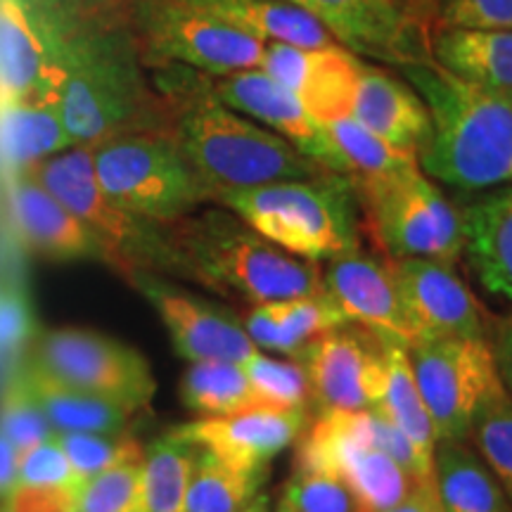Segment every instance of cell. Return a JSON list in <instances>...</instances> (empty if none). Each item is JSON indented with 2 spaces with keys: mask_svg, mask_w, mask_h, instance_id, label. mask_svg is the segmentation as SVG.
I'll return each mask as SVG.
<instances>
[{
  "mask_svg": "<svg viewBox=\"0 0 512 512\" xmlns=\"http://www.w3.org/2000/svg\"><path fill=\"white\" fill-rule=\"evenodd\" d=\"M74 147L55 100L0 98V164L10 174L34 171Z\"/></svg>",
  "mask_w": 512,
  "mask_h": 512,
  "instance_id": "obj_26",
  "label": "cell"
},
{
  "mask_svg": "<svg viewBox=\"0 0 512 512\" xmlns=\"http://www.w3.org/2000/svg\"><path fill=\"white\" fill-rule=\"evenodd\" d=\"M185 278L261 306L323 292V268L297 259L216 204L171 226Z\"/></svg>",
  "mask_w": 512,
  "mask_h": 512,
  "instance_id": "obj_4",
  "label": "cell"
},
{
  "mask_svg": "<svg viewBox=\"0 0 512 512\" xmlns=\"http://www.w3.org/2000/svg\"><path fill=\"white\" fill-rule=\"evenodd\" d=\"M164 74V93L174 110L171 133L211 200L228 190L297 181L325 171L266 126L223 105L204 74L178 67H166Z\"/></svg>",
  "mask_w": 512,
  "mask_h": 512,
  "instance_id": "obj_1",
  "label": "cell"
},
{
  "mask_svg": "<svg viewBox=\"0 0 512 512\" xmlns=\"http://www.w3.org/2000/svg\"><path fill=\"white\" fill-rule=\"evenodd\" d=\"M278 505L290 512H361L344 482L318 472H292Z\"/></svg>",
  "mask_w": 512,
  "mask_h": 512,
  "instance_id": "obj_40",
  "label": "cell"
},
{
  "mask_svg": "<svg viewBox=\"0 0 512 512\" xmlns=\"http://www.w3.org/2000/svg\"><path fill=\"white\" fill-rule=\"evenodd\" d=\"M268 472H240L197 448L185 512H242L261 494Z\"/></svg>",
  "mask_w": 512,
  "mask_h": 512,
  "instance_id": "obj_33",
  "label": "cell"
},
{
  "mask_svg": "<svg viewBox=\"0 0 512 512\" xmlns=\"http://www.w3.org/2000/svg\"><path fill=\"white\" fill-rule=\"evenodd\" d=\"M0 512H12V510L8 508V505H5V503H3V505H0Z\"/></svg>",
  "mask_w": 512,
  "mask_h": 512,
  "instance_id": "obj_50",
  "label": "cell"
},
{
  "mask_svg": "<svg viewBox=\"0 0 512 512\" xmlns=\"http://www.w3.org/2000/svg\"><path fill=\"white\" fill-rule=\"evenodd\" d=\"M325 128H328L332 143H335L339 157H342L344 174L349 178L380 176L389 174V171L408 169V166H420L418 155L384 143L366 126L358 124L354 117L330 121Z\"/></svg>",
  "mask_w": 512,
  "mask_h": 512,
  "instance_id": "obj_34",
  "label": "cell"
},
{
  "mask_svg": "<svg viewBox=\"0 0 512 512\" xmlns=\"http://www.w3.org/2000/svg\"><path fill=\"white\" fill-rule=\"evenodd\" d=\"M256 69L297 95L313 119L330 124L351 117L363 60L339 43L299 48L271 41L264 43Z\"/></svg>",
  "mask_w": 512,
  "mask_h": 512,
  "instance_id": "obj_18",
  "label": "cell"
},
{
  "mask_svg": "<svg viewBox=\"0 0 512 512\" xmlns=\"http://www.w3.org/2000/svg\"><path fill=\"white\" fill-rule=\"evenodd\" d=\"M399 72L430 110L422 174L465 192L512 185V98L458 79L432 57L401 64Z\"/></svg>",
  "mask_w": 512,
  "mask_h": 512,
  "instance_id": "obj_2",
  "label": "cell"
},
{
  "mask_svg": "<svg viewBox=\"0 0 512 512\" xmlns=\"http://www.w3.org/2000/svg\"><path fill=\"white\" fill-rule=\"evenodd\" d=\"M197 446L166 434L145 451L143 512H185Z\"/></svg>",
  "mask_w": 512,
  "mask_h": 512,
  "instance_id": "obj_32",
  "label": "cell"
},
{
  "mask_svg": "<svg viewBox=\"0 0 512 512\" xmlns=\"http://www.w3.org/2000/svg\"><path fill=\"white\" fill-rule=\"evenodd\" d=\"M34 339L36 323L27 294L17 285H0V358L17 356Z\"/></svg>",
  "mask_w": 512,
  "mask_h": 512,
  "instance_id": "obj_43",
  "label": "cell"
},
{
  "mask_svg": "<svg viewBox=\"0 0 512 512\" xmlns=\"http://www.w3.org/2000/svg\"><path fill=\"white\" fill-rule=\"evenodd\" d=\"M10 211L24 242L38 254L57 261L112 259L93 230L67 209L31 171L10 176Z\"/></svg>",
  "mask_w": 512,
  "mask_h": 512,
  "instance_id": "obj_21",
  "label": "cell"
},
{
  "mask_svg": "<svg viewBox=\"0 0 512 512\" xmlns=\"http://www.w3.org/2000/svg\"><path fill=\"white\" fill-rule=\"evenodd\" d=\"M415 335L425 339H489L486 311L453 264L437 259H384Z\"/></svg>",
  "mask_w": 512,
  "mask_h": 512,
  "instance_id": "obj_14",
  "label": "cell"
},
{
  "mask_svg": "<svg viewBox=\"0 0 512 512\" xmlns=\"http://www.w3.org/2000/svg\"><path fill=\"white\" fill-rule=\"evenodd\" d=\"M290 3H297V5H302V0H290ZM302 8H304V5H302ZM306 10V8H304Z\"/></svg>",
  "mask_w": 512,
  "mask_h": 512,
  "instance_id": "obj_52",
  "label": "cell"
},
{
  "mask_svg": "<svg viewBox=\"0 0 512 512\" xmlns=\"http://www.w3.org/2000/svg\"><path fill=\"white\" fill-rule=\"evenodd\" d=\"M384 342V389L382 399L377 403V411H382L399 430L413 441L415 448L425 458L434 460L437 451V432H434L432 418L422 401L418 382H415L408 347L396 342Z\"/></svg>",
  "mask_w": 512,
  "mask_h": 512,
  "instance_id": "obj_30",
  "label": "cell"
},
{
  "mask_svg": "<svg viewBox=\"0 0 512 512\" xmlns=\"http://www.w3.org/2000/svg\"><path fill=\"white\" fill-rule=\"evenodd\" d=\"M415 382L439 441H470L472 422L503 387L489 339H425L408 347Z\"/></svg>",
  "mask_w": 512,
  "mask_h": 512,
  "instance_id": "obj_11",
  "label": "cell"
},
{
  "mask_svg": "<svg viewBox=\"0 0 512 512\" xmlns=\"http://www.w3.org/2000/svg\"><path fill=\"white\" fill-rule=\"evenodd\" d=\"M214 204L233 211L275 247L313 264L361 249L354 183L335 171L228 190L216 195Z\"/></svg>",
  "mask_w": 512,
  "mask_h": 512,
  "instance_id": "obj_5",
  "label": "cell"
},
{
  "mask_svg": "<svg viewBox=\"0 0 512 512\" xmlns=\"http://www.w3.org/2000/svg\"><path fill=\"white\" fill-rule=\"evenodd\" d=\"M351 117L384 143L413 155H420L432 136L425 100L406 79L377 64L363 62Z\"/></svg>",
  "mask_w": 512,
  "mask_h": 512,
  "instance_id": "obj_22",
  "label": "cell"
},
{
  "mask_svg": "<svg viewBox=\"0 0 512 512\" xmlns=\"http://www.w3.org/2000/svg\"><path fill=\"white\" fill-rule=\"evenodd\" d=\"M403 5H406V10L411 12L415 24H418L425 34H430L434 22H437L441 0H403Z\"/></svg>",
  "mask_w": 512,
  "mask_h": 512,
  "instance_id": "obj_47",
  "label": "cell"
},
{
  "mask_svg": "<svg viewBox=\"0 0 512 512\" xmlns=\"http://www.w3.org/2000/svg\"><path fill=\"white\" fill-rule=\"evenodd\" d=\"M57 441L67 453L74 475L83 484L100 472L112 470L117 465L140 463L145 458L138 439L121 434H93V432H69L57 434Z\"/></svg>",
  "mask_w": 512,
  "mask_h": 512,
  "instance_id": "obj_37",
  "label": "cell"
},
{
  "mask_svg": "<svg viewBox=\"0 0 512 512\" xmlns=\"http://www.w3.org/2000/svg\"><path fill=\"white\" fill-rule=\"evenodd\" d=\"M491 328H494V337L489 339V344L491 351H494L498 377H501L505 394L512 399V313L496 320Z\"/></svg>",
  "mask_w": 512,
  "mask_h": 512,
  "instance_id": "obj_44",
  "label": "cell"
},
{
  "mask_svg": "<svg viewBox=\"0 0 512 512\" xmlns=\"http://www.w3.org/2000/svg\"><path fill=\"white\" fill-rule=\"evenodd\" d=\"M323 292L347 323L361 325L375 337L411 347L415 335L403 313L399 292L384 259L358 252L325 261Z\"/></svg>",
  "mask_w": 512,
  "mask_h": 512,
  "instance_id": "obj_20",
  "label": "cell"
},
{
  "mask_svg": "<svg viewBox=\"0 0 512 512\" xmlns=\"http://www.w3.org/2000/svg\"><path fill=\"white\" fill-rule=\"evenodd\" d=\"M361 230L382 259H437L456 264L463 256V211L456 209L420 166L380 176L351 178Z\"/></svg>",
  "mask_w": 512,
  "mask_h": 512,
  "instance_id": "obj_6",
  "label": "cell"
},
{
  "mask_svg": "<svg viewBox=\"0 0 512 512\" xmlns=\"http://www.w3.org/2000/svg\"><path fill=\"white\" fill-rule=\"evenodd\" d=\"M221 19L261 43H292L299 48H328L337 43L328 29L290 0H178Z\"/></svg>",
  "mask_w": 512,
  "mask_h": 512,
  "instance_id": "obj_27",
  "label": "cell"
},
{
  "mask_svg": "<svg viewBox=\"0 0 512 512\" xmlns=\"http://www.w3.org/2000/svg\"><path fill=\"white\" fill-rule=\"evenodd\" d=\"M434 27L512 29V0H441Z\"/></svg>",
  "mask_w": 512,
  "mask_h": 512,
  "instance_id": "obj_42",
  "label": "cell"
},
{
  "mask_svg": "<svg viewBox=\"0 0 512 512\" xmlns=\"http://www.w3.org/2000/svg\"><path fill=\"white\" fill-rule=\"evenodd\" d=\"M306 408L252 406L219 418H200L174 427L171 434L202 448L240 472H268L271 460L302 437Z\"/></svg>",
  "mask_w": 512,
  "mask_h": 512,
  "instance_id": "obj_17",
  "label": "cell"
},
{
  "mask_svg": "<svg viewBox=\"0 0 512 512\" xmlns=\"http://www.w3.org/2000/svg\"><path fill=\"white\" fill-rule=\"evenodd\" d=\"M74 512H143V460L86 479L74 496Z\"/></svg>",
  "mask_w": 512,
  "mask_h": 512,
  "instance_id": "obj_39",
  "label": "cell"
},
{
  "mask_svg": "<svg viewBox=\"0 0 512 512\" xmlns=\"http://www.w3.org/2000/svg\"><path fill=\"white\" fill-rule=\"evenodd\" d=\"M19 486L79 491L81 482L60 441L53 437L19 453Z\"/></svg>",
  "mask_w": 512,
  "mask_h": 512,
  "instance_id": "obj_41",
  "label": "cell"
},
{
  "mask_svg": "<svg viewBox=\"0 0 512 512\" xmlns=\"http://www.w3.org/2000/svg\"><path fill=\"white\" fill-rule=\"evenodd\" d=\"M29 363L67 387L119 403L131 413L150 406L157 389L140 351L95 330L43 332L34 339Z\"/></svg>",
  "mask_w": 512,
  "mask_h": 512,
  "instance_id": "obj_12",
  "label": "cell"
},
{
  "mask_svg": "<svg viewBox=\"0 0 512 512\" xmlns=\"http://www.w3.org/2000/svg\"><path fill=\"white\" fill-rule=\"evenodd\" d=\"M242 328L256 349L275 351L287 358H297L309 347V342L344 325L342 313L335 302L325 292L306 294V297L283 299V302H271L252 306L240 318Z\"/></svg>",
  "mask_w": 512,
  "mask_h": 512,
  "instance_id": "obj_25",
  "label": "cell"
},
{
  "mask_svg": "<svg viewBox=\"0 0 512 512\" xmlns=\"http://www.w3.org/2000/svg\"><path fill=\"white\" fill-rule=\"evenodd\" d=\"M275 512H290V510H285V508H280V505H278V508H275Z\"/></svg>",
  "mask_w": 512,
  "mask_h": 512,
  "instance_id": "obj_51",
  "label": "cell"
},
{
  "mask_svg": "<svg viewBox=\"0 0 512 512\" xmlns=\"http://www.w3.org/2000/svg\"><path fill=\"white\" fill-rule=\"evenodd\" d=\"M470 439L512 503V399L503 387L477 411Z\"/></svg>",
  "mask_w": 512,
  "mask_h": 512,
  "instance_id": "obj_35",
  "label": "cell"
},
{
  "mask_svg": "<svg viewBox=\"0 0 512 512\" xmlns=\"http://www.w3.org/2000/svg\"><path fill=\"white\" fill-rule=\"evenodd\" d=\"M463 235V254L484 290L512 302V185L463 209Z\"/></svg>",
  "mask_w": 512,
  "mask_h": 512,
  "instance_id": "obj_24",
  "label": "cell"
},
{
  "mask_svg": "<svg viewBox=\"0 0 512 512\" xmlns=\"http://www.w3.org/2000/svg\"><path fill=\"white\" fill-rule=\"evenodd\" d=\"M434 491L441 512H512L503 486L467 441L437 444Z\"/></svg>",
  "mask_w": 512,
  "mask_h": 512,
  "instance_id": "obj_28",
  "label": "cell"
},
{
  "mask_svg": "<svg viewBox=\"0 0 512 512\" xmlns=\"http://www.w3.org/2000/svg\"><path fill=\"white\" fill-rule=\"evenodd\" d=\"M31 394L46 415L48 425L57 434L69 432H93V434H121L136 413L119 403L100 399V396L79 392L67 384L38 370L36 366H22Z\"/></svg>",
  "mask_w": 512,
  "mask_h": 512,
  "instance_id": "obj_29",
  "label": "cell"
},
{
  "mask_svg": "<svg viewBox=\"0 0 512 512\" xmlns=\"http://www.w3.org/2000/svg\"><path fill=\"white\" fill-rule=\"evenodd\" d=\"M437 501V491H434V482L432 484H418L411 491V496L406 501H401L394 508L380 510V512H432V505Z\"/></svg>",
  "mask_w": 512,
  "mask_h": 512,
  "instance_id": "obj_46",
  "label": "cell"
},
{
  "mask_svg": "<svg viewBox=\"0 0 512 512\" xmlns=\"http://www.w3.org/2000/svg\"><path fill=\"white\" fill-rule=\"evenodd\" d=\"M31 174L93 230L110 254L112 266L126 278L138 271L185 278L171 226L133 214L102 190L95 176L93 147H69L38 164Z\"/></svg>",
  "mask_w": 512,
  "mask_h": 512,
  "instance_id": "obj_7",
  "label": "cell"
},
{
  "mask_svg": "<svg viewBox=\"0 0 512 512\" xmlns=\"http://www.w3.org/2000/svg\"><path fill=\"white\" fill-rule=\"evenodd\" d=\"M318 411L375 408L384 389V342L354 323L323 332L297 356Z\"/></svg>",
  "mask_w": 512,
  "mask_h": 512,
  "instance_id": "obj_13",
  "label": "cell"
},
{
  "mask_svg": "<svg viewBox=\"0 0 512 512\" xmlns=\"http://www.w3.org/2000/svg\"><path fill=\"white\" fill-rule=\"evenodd\" d=\"M427 50L458 79L512 98V29L432 27Z\"/></svg>",
  "mask_w": 512,
  "mask_h": 512,
  "instance_id": "obj_23",
  "label": "cell"
},
{
  "mask_svg": "<svg viewBox=\"0 0 512 512\" xmlns=\"http://www.w3.org/2000/svg\"><path fill=\"white\" fill-rule=\"evenodd\" d=\"M207 83L211 93L230 110L266 126L268 131L297 147L302 155L313 159L325 171L344 174L342 157L332 143L328 128L306 112L297 95L273 81L271 76L259 69H245V72L207 76Z\"/></svg>",
  "mask_w": 512,
  "mask_h": 512,
  "instance_id": "obj_16",
  "label": "cell"
},
{
  "mask_svg": "<svg viewBox=\"0 0 512 512\" xmlns=\"http://www.w3.org/2000/svg\"><path fill=\"white\" fill-rule=\"evenodd\" d=\"M339 46L394 67L430 57L427 36L403 0H302Z\"/></svg>",
  "mask_w": 512,
  "mask_h": 512,
  "instance_id": "obj_19",
  "label": "cell"
},
{
  "mask_svg": "<svg viewBox=\"0 0 512 512\" xmlns=\"http://www.w3.org/2000/svg\"><path fill=\"white\" fill-rule=\"evenodd\" d=\"M432 512H441V508H439V501H434V505H432Z\"/></svg>",
  "mask_w": 512,
  "mask_h": 512,
  "instance_id": "obj_49",
  "label": "cell"
},
{
  "mask_svg": "<svg viewBox=\"0 0 512 512\" xmlns=\"http://www.w3.org/2000/svg\"><path fill=\"white\" fill-rule=\"evenodd\" d=\"M268 503H271V501H268V496L259 494L242 512H271V505H268Z\"/></svg>",
  "mask_w": 512,
  "mask_h": 512,
  "instance_id": "obj_48",
  "label": "cell"
},
{
  "mask_svg": "<svg viewBox=\"0 0 512 512\" xmlns=\"http://www.w3.org/2000/svg\"><path fill=\"white\" fill-rule=\"evenodd\" d=\"M98 183L133 214L174 226L214 202L171 131L145 128L93 147Z\"/></svg>",
  "mask_w": 512,
  "mask_h": 512,
  "instance_id": "obj_8",
  "label": "cell"
},
{
  "mask_svg": "<svg viewBox=\"0 0 512 512\" xmlns=\"http://www.w3.org/2000/svg\"><path fill=\"white\" fill-rule=\"evenodd\" d=\"M181 401L202 418H219L259 406L242 363L230 361L190 363L181 380Z\"/></svg>",
  "mask_w": 512,
  "mask_h": 512,
  "instance_id": "obj_31",
  "label": "cell"
},
{
  "mask_svg": "<svg viewBox=\"0 0 512 512\" xmlns=\"http://www.w3.org/2000/svg\"><path fill=\"white\" fill-rule=\"evenodd\" d=\"M242 370L252 384L259 406L309 408V377L297 358H273L264 351H256L242 361Z\"/></svg>",
  "mask_w": 512,
  "mask_h": 512,
  "instance_id": "obj_36",
  "label": "cell"
},
{
  "mask_svg": "<svg viewBox=\"0 0 512 512\" xmlns=\"http://www.w3.org/2000/svg\"><path fill=\"white\" fill-rule=\"evenodd\" d=\"M19 486V453L0 434V498H8Z\"/></svg>",
  "mask_w": 512,
  "mask_h": 512,
  "instance_id": "obj_45",
  "label": "cell"
},
{
  "mask_svg": "<svg viewBox=\"0 0 512 512\" xmlns=\"http://www.w3.org/2000/svg\"><path fill=\"white\" fill-rule=\"evenodd\" d=\"M79 0H0V98L53 100Z\"/></svg>",
  "mask_w": 512,
  "mask_h": 512,
  "instance_id": "obj_10",
  "label": "cell"
},
{
  "mask_svg": "<svg viewBox=\"0 0 512 512\" xmlns=\"http://www.w3.org/2000/svg\"><path fill=\"white\" fill-rule=\"evenodd\" d=\"M131 36L152 67L223 76L259 67L264 43L178 0H131Z\"/></svg>",
  "mask_w": 512,
  "mask_h": 512,
  "instance_id": "obj_9",
  "label": "cell"
},
{
  "mask_svg": "<svg viewBox=\"0 0 512 512\" xmlns=\"http://www.w3.org/2000/svg\"><path fill=\"white\" fill-rule=\"evenodd\" d=\"M155 306L178 356L185 361H230L242 363L256 354V344L242 328L240 318L195 294L166 283L162 275L138 271L128 278Z\"/></svg>",
  "mask_w": 512,
  "mask_h": 512,
  "instance_id": "obj_15",
  "label": "cell"
},
{
  "mask_svg": "<svg viewBox=\"0 0 512 512\" xmlns=\"http://www.w3.org/2000/svg\"><path fill=\"white\" fill-rule=\"evenodd\" d=\"M74 145L95 147L152 126V98L131 29L83 19L53 95Z\"/></svg>",
  "mask_w": 512,
  "mask_h": 512,
  "instance_id": "obj_3",
  "label": "cell"
},
{
  "mask_svg": "<svg viewBox=\"0 0 512 512\" xmlns=\"http://www.w3.org/2000/svg\"><path fill=\"white\" fill-rule=\"evenodd\" d=\"M0 434L17 448V453L55 437L46 415L31 394L24 370L19 368L0 392Z\"/></svg>",
  "mask_w": 512,
  "mask_h": 512,
  "instance_id": "obj_38",
  "label": "cell"
}]
</instances>
